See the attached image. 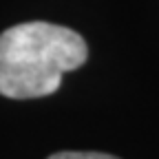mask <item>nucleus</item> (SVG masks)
Listing matches in <instances>:
<instances>
[{
	"instance_id": "nucleus-2",
	"label": "nucleus",
	"mask_w": 159,
	"mask_h": 159,
	"mask_svg": "<svg viewBox=\"0 0 159 159\" xmlns=\"http://www.w3.org/2000/svg\"><path fill=\"white\" fill-rule=\"evenodd\" d=\"M49 159H117V157L104 155V152H73V150H66V152H57Z\"/></svg>"
},
{
	"instance_id": "nucleus-1",
	"label": "nucleus",
	"mask_w": 159,
	"mask_h": 159,
	"mask_svg": "<svg viewBox=\"0 0 159 159\" xmlns=\"http://www.w3.org/2000/svg\"><path fill=\"white\" fill-rule=\"evenodd\" d=\"M86 42L73 29L22 22L0 33V95L31 99L51 95L62 75L86 62Z\"/></svg>"
}]
</instances>
